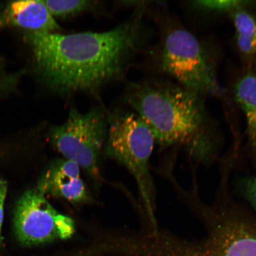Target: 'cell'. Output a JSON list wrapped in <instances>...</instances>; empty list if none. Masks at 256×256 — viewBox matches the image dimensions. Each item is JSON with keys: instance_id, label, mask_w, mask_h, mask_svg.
I'll return each mask as SVG.
<instances>
[{"instance_id": "obj_5", "label": "cell", "mask_w": 256, "mask_h": 256, "mask_svg": "<svg viewBox=\"0 0 256 256\" xmlns=\"http://www.w3.org/2000/svg\"><path fill=\"white\" fill-rule=\"evenodd\" d=\"M106 152L129 170L138 186L153 229L156 230L154 190L148 163L154 136L151 130L138 116L123 114L110 121Z\"/></svg>"}, {"instance_id": "obj_8", "label": "cell", "mask_w": 256, "mask_h": 256, "mask_svg": "<svg viewBox=\"0 0 256 256\" xmlns=\"http://www.w3.org/2000/svg\"><path fill=\"white\" fill-rule=\"evenodd\" d=\"M80 168L70 160H56L42 176L37 190L72 204L90 202L92 197L80 176Z\"/></svg>"}, {"instance_id": "obj_14", "label": "cell", "mask_w": 256, "mask_h": 256, "mask_svg": "<svg viewBox=\"0 0 256 256\" xmlns=\"http://www.w3.org/2000/svg\"><path fill=\"white\" fill-rule=\"evenodd\" d=\"M24 73V71L9 72L4 60L0 57V98H4L16 90Z\"/></svg>"}, {"instance_id": "obj_13", "label": "cell", "mask_w": 256, "mask_h": 256, "mask_svg": "<svg viewBox=\"0 0 256 256\" xmlns=\"http://www.w3.org/2000/svg\"><path fill=\"white\" fill-rule=\"evenodd\" d=\"M44 2L54 18H64L78 14L80 12L90 10L96 6V2L85 1V0H75V1L46 0Z\"/></svg>"}, {"instance_id": "obj_4", "label": "cell", "mask_w": 256, "mask_h": 256, "mask_svg": "<svg viewBox=\"0 0 256 256\" xmlns=\"http://www.w3.org/2000/svg\"><path fill=\"white\" fill-rule=\"evenodd\" d=\"M160 66L176 83L201 96L223 94L209 51L194 34L177 22L170 24L164 32Z\"/></svg>"}, {"instance_id": "obj_7", "label": "cell", "mask_w": 256, "mask_h": 256, "mask_svg": "<svg viewBox=\"0 0 256 256\" xmlns=\"http://www.w3.org/2000/svg\"><path fill=\"white\" fill-rule=\"evenodd\" d=\"M16 236L26 245H36L68 239L75 232L72 218L56 210L37 188L28 190L16 206Z\"/></svg>"}, {"instance_id": "obj_16", "label": "cell", "mask_w": 256, "mask_h": 256, "mask_svg": "<svg viewBox=\"0 0 256 256\" xmlns=\"http://www.w3.org/2000/svg\"><path fill=\"white\" fill-rule=\"evenodd\" d=\"M8 184L4 180H0V244L2 242V226L4 218V206L8 192Z\"/></svg>"}, {"instance_id": "obj_3", "label": "cell", "mask_w": 256, "mask_h": 256, "mask_svg": "<svg viewBox=\"0 0 256 256\" xmlns=\"http://www.w3.org/2000/svg\"><path fill=\"white\" fill-rule=\"evenodd\" d=\"M222 198L212 206L197 200L192 203L206 235L194 241L170 236L165 242L168 256H256V219Z\"/></svg>"}, {"instance_id": "obj_15", "label": "cell", "mask_w": 256, "mask_h": 256, "mask_svg": "<svg viewBox=\"0 0 256 256\" xmlns=\"http://www.w3.org/2000/svg\"><path fill=\"white\" fill-rule=\"evenodd\" d=\"M240 190L252 206L256 210V177H246L239 184Z\"/></svg>"}, {"instance_id": "obj_1", "label": "cell", "mask_w": 256, "mask_h": 256, "mask_svg": "<svg viewBox=\"0 0 256 256\" xmlns=\"http://www.w3.org/2000/svg\"><path fill=\"white\" fill-rule=\"evenodd\" d=\"M139 22L131 21L110 31L62 34L28 32L38 78L51 90H89L122 72L139 43Z\"/></svg>"}, {"instance_id": "obj_12", "label": "cell", "mask_w": 256, "mask_h": 256, "mask_svg": "<svg viewBox=\"0 0 256 256\" xmlns=\"http://www.w3.org/2000/svg\"><path fill=\"white\" fill-rule=\"evenodd\" d=\"M190 6L195 10L204 14L230 15L236 9L244 7H256V2L236 1V0H223V1H194Z\"/></svg>"}, {"instance_id": "obj_9", "label": "cell", "mask_w": 256, "mask_h": 256, "mask_svg": "<svg viewBox=\"0 0 256 256\" xmlns=\"http://www.w3.org/2000/svg\"><path fill=\"white\" fill-rule=\"evenodd\" d=\"M12 27L28 32H56L58 24L44 1L27 0L10 2L0 10V28Z\"/></svg>"}, {"instance_id": "obj_11", "label": "cell", "mask_w": 256, "mask_h": 256, "mask_svg": "<svg viewBox=\"0 0 256 256\" xmlns=\"http://www.w3.org/2000/svg\"><path fill=\"white\" fill-rule=\"evenodd\" d=\"M232 92L244 114L248 145L256 164V70L244 69L234 84Z\"/></svg>"}, {"instance_id": "obj_2", "label": "cell", "mask_w": 256, "mask_h": 256, "mask_svg": "<svg viewBox=\"0 0 256 256\" xmlns=\"http://www.w3.org/2000/svg\"><path fill=\"white\" fill-rule=\"evenodd\" d=\"M129 102L162 147H182L202 164L216 158L218 137L202 96L176 82H155L138 86Z\"/></svg>"}, {"instance_id": "obj_10", "label": "cell", "mask_w": 256, "mask_h": 256, "mask_svg": "<svg viewBox=\"0 0 256 256\" xmlns=\"http://www.w3.org/2000/svg\"><path fill=\"white\" fill-rule=\"evenodd\" d=\"M255 7L236 9L228 16L235 30L236 50L244 69L256 70V14Z\"/></svg>"}, {"instance_id": "obj_6", "label": "cell", "mask_w": 256, "mask_h": 256, "mask_svg": "<svg viewBox=\"0 0 256 256\" xmlns=\"http://www.w3.org/2000/svg\"><path fill=\"white\" fill-rule=\"evenodd\" d=\"M107 136V124L100 110L87 113L70 110L68 119L51 129L50 138L64 158L76 163L92 178L100 177L99 162Z\"/></svg>"}]
</instances>
